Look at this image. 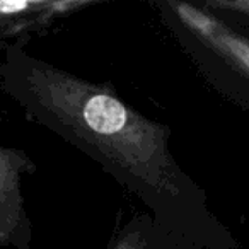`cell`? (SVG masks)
Masks as SVG:
<instances>
[{"label": "cell", "instance_id": "5", "mask_svg": "<svg viewBox=\"0 0 249 249\" xmlns=\"http://www.w3.org/2000/svg\"><path fill=\"white\" fill-rule=\"evenodd\" d=\"M203 7L249 19V0H210Z\"/></svg>", "mask_w": 249, "mask_h": 249}, {"label": "cell", "instance_id": "1", "mask_svg": "<svg viewBox=\"0 0 249 249\" xmlns=\"http://www.w3.org/2000/svg\"><path fill=\"white\" fill-rule=\"evenodd\" d=\"M2 87L52 128L156 207H178L191 184L169 152V130L124 104L107 87L7 50Z\"/></svg>", "mask_w": 249, "mask_h": 249}, {"label": "cell", "instance_id": "4", "mask_svg": "<svg viewBox=\"0 0 249 249\" xmlns=\"http://www.w3.org/2000/svg\"><path fill=\"white\" fill-rule=\"evenodd\" d=\"M94 2L87 0H0V39L7 41L24 31L43 29L60 16H67L77 9L89 7Z\"/></svg>", "mask_w": 249, "mask_h": 249}, {"label": "cell", "instance_id": "6", "mask_svg": "<svg viewBox=\"0 0 249 249\" xmlns=\"http://www.w3.org/2000/svg\"><path fill=\"white\" fill-rule=\"evenodd\" d=\"M114 249H147L145 248V241L139 232H130V234L123 235L120 239Z\"/></svg>", "mask_w": 249, "mask_h": 249}, {"label": "cell", "instance_id": "3", "mask_svg": "<svg viewBox=\"0 0 249 249\" xmlns=\"http://www.w3.org/2000/svg\"><path fill=\"white\" fill-rule=\"evenodd\" d=\"M33 167L22 152L0 147V248L21 244L28 237L21 179Z\"/></svg>", "mask_w": 249, "mask_h": 249}, {"label": "cell", "instance_id": "2", "mask_svg": "<svg viewBox=\"0 0 249 249\" xmlns=\"http://www.w3.org/2000/svg\"><path fill=\"white\" fill-rule=\"evenodd\" d=\"M160 7L167 9V18L173 19L174 28H179V36L190 43L195 55L203 56L207 65L234 73V79L248 86L249 92V38L205 7L183 2H166Z\"/></svg>", "mask_w": 249, "mask_h": 249}]
</instances>
